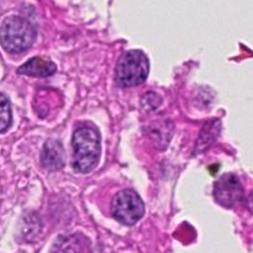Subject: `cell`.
Wrapping results in <instances>:
<instances>
[{"mask_svg":"<svg viewBox=\"0 0 253 253\" xmlns=\"http://www.w3.org/2000/svg\"><path fill=\"white\" fill-rule=\"evenodd\" d=\"M73 168L79 173H89L96 167L100 157V136L90 126L79 127L72 138Z\"/></svg>","mask_w":253,"mask_h":253,"instance_id":"cell-1","label":"cell"},{"mask_svg":"<svg viewBox=\"0 0 253 253\" xmlns=\"http://www.w3.org/2000/svg\"><path fill=\"white\" fill-rule=\"evenodd\" d=\"M36 40V29L21 16H9L0 26V43L9 53H21Z\"/></svg>","mask_w":253,"mask_h":253,"instance_id":"cell-2","label":"cell"},{"mask_svg":"<svg viewBox=\"0 0 253 253\" xmlns=\"http://www.w3.org/2000/svg\"><path fill=\"white\" fill-rule=\"evenodd\" d=\"M150 72L148 58L143 52L133 49L124 54L116 66V82L120 86L130 88L146 81Z\"/></svg>","mask_w":253,"mask_h":253,"instance_id":"cell-3","label":"cell"},{"mask_svg":"<svg viewBox=\"0 0 253 253\" xmlns=\"http://www.w3.org/2000/svg\"><path fill=\"white\" fill-rule=\"evenodd\" d=\"M111 212L119 222L131 226L143 216L145 205L137 193L125 189L114 197L111 203Z\"/></svg>","mask_w":253,"mask_h":253,"instance_id":"cell-4","label":"cell"},{"mask_svg":"<svg viewBox=\"0 0 253 253\" xmlns=\"http://www.w3.org/2000/svg\"><path fill=\"white\" fill-rule=\"evenodd\" d=\"M215 200L225 208H234L244 198V188L239 177L226 174L220 178L215 184Z\"/></svg>","mask_w":253,"mask_h":253,"instance_id":"cell-5","label":"cell"},{"mask_svg":"<svg viewBox=\"0 0 253 253\" xmlns=\"http://www.w3.org/2000/svg\"><path fill=\"white\" fill-rule=\"evenodd\" d=\"M53 250L56 253H91L90 242L81 234L59 237Z\"/></svg>","mask_w":253,"mask_h":253,"instance_id":"cell-6","label":"cell"},{"mask_svg":"<svg viewBox=\"0 0 253 253\" xmlns=\"http://www.w3.org/2000/svg\"><path fill=\"white\" fill-rule=\"evenodd\" d=\"M66 156L61 143L56 140H49L44 143L41 153V162L47 169L57 170L64 166Z\"/></svg>","mask_w":253,"mask_h":253,"instance_id":"cell-7","label":"cell"},{"mask_svg":"<svg viewBox=\"0 0 253 253\" xmlns=\"http://www.w3.org/2000/svg\"><path fill=\"white\" fill-rule=\"evenodd\" d=\"M17 72L20 74H25V76L44 78V77L52 76L56 72V64L43 57H35L22 64Z\"/></svg>","mask_w":253,"mask_h":253,"instance_id":"cell-8","label":"cell"},{"mask_svg":"<svg viewBox=\"0 0 253 253\" xmlns=\"http://www.w3.org/2000/svg\"><path fill=\"white\" fill-rule=\"evenodd\" d=\"M173 125L170 121H156L150 126V136L158 148H166L172 138Z\"/></svg>","mask_w":253,"mask_h":253,"instance_id":"cell-9","label":"cell"},{"mask_svg":"<svg viewBox=\"0 0 253 253\" xmlns=\"http://www.w3.org/2000/svg\"><path fill=\"white\" fill-rule=\"evenodd\" d=\"M220 128H221V124H220L219 120H211L205 124L202 132H200V137L198 140L195 152L200 153L207 150V148H209L216 141L217 136L220 133Z\"/></svg>","mask_w":253,"mask_h":253,"instance_id":"cell-10","label":"cell"},{"mask_svg":"<svg viewBox=\"0 0 253 253\" xmlns=\"http://www.w3.org/2000/svg\"><path fill=\"white\" fill-rule=\"evenodd\" d=\"M12 121L10 101L4 94L0 93V132H5Z\"/></svg>","mask_w":253,"mask_h":253,"instance_id":"cell-11","label":"cell"},{"mask_svg":"<svg viewBox=\"0 0 253 253\" xmlns=\"http://www.w3.org/2000/svg\"><path fill=\"white\" fill-rule=\"evenodd\" d=\"M141 104H142V106L146 110H156V109L162 104V98H161L157 93L150 91V93L145 94V95L142 96Z\"/></svg>","mask_w":253,"mask_h":253,"instance_id":"cell-12","label":"cell"},{"mask_svg":"<svg viewBox=\"0 0 253 253\" xmlns=\"http://www.w3.org/2000/svg\"><path fill=\"white\" fill-rule=\"evenodd\" d=\"M247 205H249L250 211L253 214V190L251 192V194L249 195V199H247Z\"/></svg>","mask_w":253,"mask_h":253,"instance_id":"cell-13","label":"cell"}]
</instances>
